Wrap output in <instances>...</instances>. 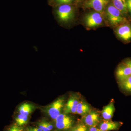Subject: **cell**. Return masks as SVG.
Wrapping results in <instances>:
<instances>
[{
  "label": "cell",
  "instance_id": "6da1fadb",
  "mask_svg": "<svg viewBox=\"0 0 131 131\" xmlns=\"http://www.w3.org/2000/svg\"><path fill=\"white\" fill-rule=\"evenodd\" d=\"M106 12L108 21L113 26H117L123 23L130 21L129 19L125 17L112 3L107 8Z\"/></svg>",
  "mask_w": 131,
  "mask_h": 131
},
{
  "label": "cell",
  "instance_id": "7a4b0ae2",
  "mask_svg": "<svg viewBox=\"0 0 131 131\" xmlns=\"http://www.w3.org/2000/svg\"><path fill=\"white\" fill-rule=\"evenodd\" d=\"M65 98L61 96L57 100L43 108L42 111L47 114L52 119L55 120L59 114L64 106Z\"/></svg>",
  "mask_w": 131,
  "mask_h": 131
},
{
  "label": "cell",
  "instance_id": "3957f363",
  "mask_svg": "<svg viewBox=\"0 0 131 131\" xmlns=\"http://www.w3.org/2000/svg\"><path fill=\"white\" fill-rule=\"evenodd\" d=\"M56 14L59 21L68 23L74 18V11L70 5H61L57 9Z\"/></svg>",
  "mask_w": 131,
  "mask_h": 131
},
{
  "label": "cell",
  "instance_id": "277c9868",
  "mask_svg": "<svg viewBox=\"0 0 131 131\" xmlns=\"http://www.w3.org/2000/svg\"><path fill=\"white\" fill-rule=\"evenodd\" d=\"M115 32L117 37L122 42L128 43L131 41V23L130 21L117 26Z\"/></svg>",
  "mask_w": 131,
  "mask_h": 131
},
{
  "label": "cell",
  "instance_id": "5b68a950",
  "mask_svg": "<svg viewBox=\"0 0 131 131\" xmlns=\"http://www.w3.org/2000/svg\"><path fill=\"white\" fill-rule=\"evenodd\" d=\"M57 129L62 130H67L72 128L74 120L66 114H61L55 120Z\"/></svg>",
  "mask_w": 131,
  "mask_h": 131
},
{
  "label": "cell",
  "instance_id": "8992f818",
  "mask_svg": "<svg viewBox=\"0 0 131 131\" xmlns=\"http://www.w3.org/2000/svg\"><path fill=\"white\" fill-rule=\"evenodd\" d=\"M103 21L101 14L96 12L90 13L84 18L85 25L89 28H94L101 25Z\"/></svg>",
  "mask_w": 131,
  "mask_h": 131
},
{
  "label": "cell",
  "instance_id": "52a82bcc",
  "mask_svg": "<svg viewBox=\"0 0 131 131\" xmlns=\"http://www.w3.org/2000/svg\"><path fill=\"white\" fill-rule=\"evenodd\" d=\"M82 121L88 126H96L100 122V115L96 110H90L86 115L83 117Z\"/></svg>",
  "mask_w": 131,
  "mask_h": 131
},
{
  "label": "cell",
  "instance_id": "ba28073f",
  "mask_svg": "<svg viewBox=\"0 0 131 131\" xmlns=\"http://www.w3.org/2000/svg\"><path fill=\"white\" fill-rule=\"evenodd\" d=\"M79 101V97L76 95L73 94L71 95L64 107V114H76L78 104Z\"/></svg>",
  "mask_w": 131,
  "mask_h": 131
},
{
  "label": "cell",
  "instance_id": "9c48e42d",
  "mask_svg": "<svg viewBox=\"0 0 131 131\" xmlns=\"http://www.w3.org/2000/svg\"><path fill=\"white\" fill-rule=\"evenodd\" d=\"M110 2V0H89L85 3V6L93 8L96 12L102 13Z\"/></svg>",
  "mask_w": 131,
  "mask_h": 131
},
{
  "label": "cell",
  "instance_id": "30bf717a",
  "mask_svg": "<svg viewBox=\"0 0 131 131\" xmlns=\"http://www.w3.org/2000/svg\"><path fill=\"white\" fill-rule=\"evenodd\" d=\"M131 75V69L125 64H120L116 71V76L118 83L122 81Z\"/></svg>",
  "mask_w": 131,
  "mask_h": 131
},
{
  "label": "cell",
  "instance_id": "8fae6325",
  "mask_svg": "<svg viewBox=\"0 0 131 131\" xmlns=\"http://www.w3.org/2000/svg\"><path fill=\"white\" fill-rule=\"evenodd\" d=\"M112 4L114 7L118 9L125 17L127 19L129 18V15L127 5V0H112Z\"/></svg>",
  "mask_w": 131,
  "mask_h": 131
},
{
  "label": "cell",
  "instance_id": "7c38bea8",
  "mask_svg": "<svg viewBox=\"0 0 131 131\" xmlns=\"http://www.w3.org/2000/svg\"><path fill=\"white\" fill-rule=\"evenodd\" d=\"M121 125L120 122L105 120L100 124V129L102 131L116 130L119 129Z\"/></svg>",
  "mask_w": 131,
  "mask_h": 131
},
{
  "label": "cell",
  "instance_id": "4fadbf2b",
  "mask_svg": "<svg viewBox=\"0 0 131 131\" xmlns=\"http://www.w3.org/2000/svg\"><path fill=\"white\" fill-rule=\"evenodd\" d=\"M114 111V103L113 102L111 101L102 110V115L104 119L109 120L112 118Z\"/></svg>",
  "mask_w": 131,
  "mask_h": 131
},
{
  "label": "cell",
  "instance_id": "5bb4252c",
  "mask_svg": "<svg viewBox=\"0 0 131 131\" xmlns=\"http://www.w3.org/2000/svg\"><path fill=\"white\" fill-rule=\"evenodd\" d=\"M90 110V106L86 101L83 100L79 101L77 109V114L83 117L89 112Z\"/></svg>",
  "mask_w": 131,
  "mask_h": 131
},
{
  "label": "cell",
  "instance_id": "9a60e30c",
  "mask_svg": "<svg viewBox=\"0 0 131 131\" xmlns=\"http://www.w3.org/2000/svg\"><path fill=\"white\" fill-rule=\"evenodd\" d=\"M35 108L34 106L32 104L24 103L19 106L18 110L20 114L28 116L34 111Z\"/></svg>",
  "mask_w": 131,
  "mask_h": 131
},
{
  "label": "cell",
  "instance_id": "2e32d148",
  "mask_svg": "<svg viewBox=\"0 0 131 131\" xmlns=\"http://www.w3.org/2000/svg\"><path fill=\"white\" fill-rule=\"evenodd\" d=\"M120 88L127 93L131 94V75L119 83Z\"/></svg>",
  "mask_w": 131,
  "mask_h": 131
},
{
  "label": "cell",
  "instance_id": "e0dca14e",
  "mask_svg": "<svg viewBox=\"0 0 131 131\" xmlns=\"http://www.w3.org/2000/svg\"><path fill=\"white\" fill-rule=\"evenodd\" d=\"M28 116L20 114L15 118L16 125L22 126L26 125L28 122Z\"/></svg>",
  "mask_w": 131,
  "mask_h": 131
},
{
  "label": "cell",
  "instance_id": "ac0fdd59",
  "mask_svg": "<svg viewBox=\"0 0 131 131\" xmlns=\"http://www.w3.org/2000/svg\"><path fill=\"white\" fill-rule=\"evenodd\" d=\"M69 131H88V129L86 125L81 123L71 128Z\"/></svg>",
  "mask_w": 131,
  "mask_h": 131
},
{
  "label": "cell",
  "instance_id": "d6986e66",
  "mask_svg": "<svg viewBox=\"0 0 131 131\" xmlns=\"http://www.w3.org/2000/svg\"><path fill=\"white\" fill-rule=\"evenodd\" d=\"M7 131H25V130L23 127L19 126L18 125L14 124L9 127Z\"/></svg>",
  "mask_w": 131,
  "mask_h": 131
},
{
  "label": "cell",
  "instance_id": "ffe728a7",
  "mask_svg": "<svg viewBox=\"0 0 131 131\" xmlns=\"http://www.w3.org/2000/svg\"><path fill=\"white\" fill-rule=\"evenodd\" d=\"M37 124L38 127L43 131H49L46 125V121L43 120L38 122Z\"/></svg>",
  "mask_w": 131,
  "mask_h": 131
},
{
  "label": "cell",
  "instance_id": "44dd1931",
  "mask_svg": "<svg viewBox=\"0 0 131 131\" xmlns=\"http://www.w3.org/2000/svg\"><path fill=\"white\" fill-rule=\"evenodd\" d=\"M74 0H54L56 3L59 5H70L73 2Z\"/></svg>",
  "mask_w": 131,
  "mask_h": 131
},
{
  "label": "cell",
  "instance_id": "7402d4cb",
  "mask_svg": "<svg viewBox=\"0 0 131 131\" xmlns=\"http://www.w3.org/2000/svg\"><path fill=\"white\" fill-rule=\"evenodd\" d=\"M127 5L129 16L131 19V0H127Z\"/></svg>",
  "mask_w": 131,
  "mask_h": 131
},
{
  "label": "cell",
  "instance_id": "603a6c76",
  "mask_svg": "<svg viewBox=\"0 0 131 131\" xmlns=\"http://www.w3.org/2000/svg\"><path fill=\"white\" fill-rule=\"evenodd\" d=\"M46 125H47V128H48L49 131H51L53 129V127H54L53 125L51 124L50 122L46 121Z\"/></svg>",
  "mask_w": 131,
  "mask_h": 131
},
{
  "label": "cell",
  "instance_id": "cb8c5ba5",
  "mask_svg": "<svg viewBox=\"0 0 131 131\" xmlns=\"http://www.w3.org/2000/svg\"><path fill=\"white\" fill-rule=\"evenodd\" d=\"M88 131H102L100 129L97 128L96 126L89 127Z\"/></svg>",
  "mask_w": 131,
  "mask_h": 131
},
{
  "label": "cell",
  "instance_id": "d4e9b609",
  "mask_svg": "<svg viewBox=\"0 0 131 131\" xmlns=\"http://www.w3.org/2000/svg\"><path fill=\"white\" fill-rule=\"evenodd\" d=\"M123 62L125 64L129 66L131 69V59H126L125 61H124Z\"/></svg>",
  "mask_w": 131,
  "mask_h": 131
},
{
  "label": "cell",
  "instance_id": "484cf974",
  "mask_svg": "<svg viewBox=\"0 0 131 131\" xmlns=\"http://www.w3.org/2000/svg\"><path fill=\"white\" fill-rule=\"evenodd\" d=\"M31 131H43L42 129H40L39 127H28Z\"/></svg>",
  "mask_w": 131,
  "mask_h": 131
},
{
  "label": "cell",
  "instance_id": "4316f807",
  "mask_svg": "<svg viewBox=\"0 0 131 131\" xmlns=\"http://www.w3.org/2000/svg\"><path fill=\"white\" fill-rule=\"evenodd\" d=\"M54 131H57V130H55Z\"/></svg>",
  "mask_w": 131,
  "mask_h": 131
}]
</instances>
